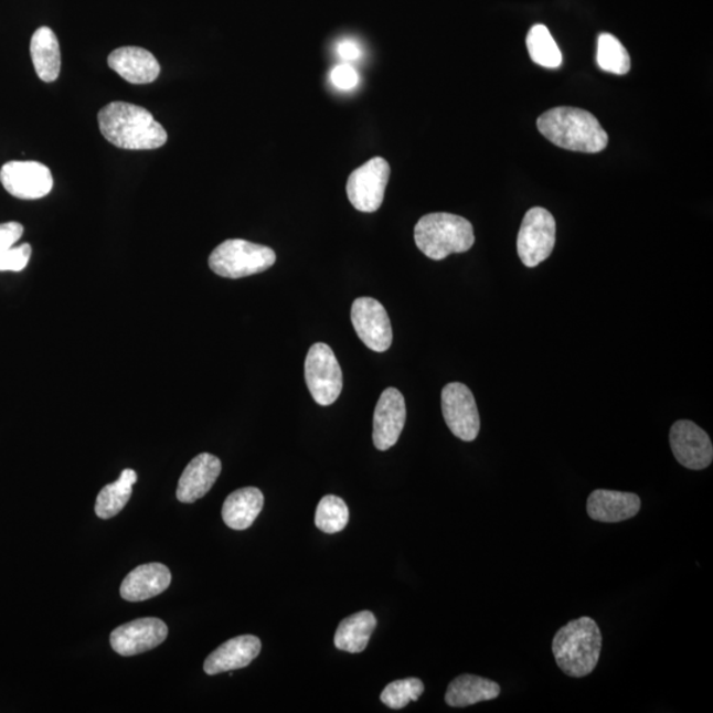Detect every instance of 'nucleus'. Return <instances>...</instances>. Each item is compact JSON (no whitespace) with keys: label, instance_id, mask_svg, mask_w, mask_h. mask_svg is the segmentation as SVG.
I'll return each instance as SVG.
<instances>
[{"label":"nucleus","instance_id":"nucleus-10","mask_svg":"<svg viewBox=\"0 0 713 713\" xmlns=\"http://www.w3.org/2000/svg\"><path fill=\"white\" fill-rule=\"evenodd\" d=\"M351 319L360 340L374 352L389 351L393 342L392 322L385 307L373 298H359L352 306Z\"/></svg>","mask_w":713,"mask_h":713},{"label":"nucleus","instance_id":"nucleus-11","mask_svg":"<svg viewBox=\"0 0 713 713\" xmlns=\"http://www.w3.org/2000/svg\"><path fill=\"white\" fill-rule=\"evenodd\" d=\"M0 181L11 196L20 200L43 199L53 188L50 168L39 161H9L0 170Z\"/></svg>","mask_w":713,"mask_h":713},{"label":"nucleus","instance_id":"nucleus-5","mask_svg":"<svg viewBox=\"0 0 713 713\" xmlns=\"http://www.w3.org/2000/svg\"><path fill=\"white\" fill-rule=\"evenodd\" d=\"M277 262L273 248L245 240H227L214 248L210 267L219 277L241 279L265 273Z\"/></svg>","mask_w":713,"mask_h":713},{"label":"nucleus","instance_id":"nucleus-7","mask_svg":"<svg viewBox=\"0 0 713 713\" xmlns=\"http://www.w3.org/2000/svg\"><path fill=\"white\" fill-rule=\"evenodd\" d=\"M305 373L309 393L318 405L331 406L339 400L342 372L331 347L313 344L307 354Z\"/></svg>","mask_w":713,"mask_h":713},{"label":"nucleus","instance_id":"nucleus-28","mask_svg":"<svg viewBox=\"0 0 713 713\" xmlns=\"http://www.w3.org/2000/svg\"><path fill=\"white\" fill-rule=\"evenodd\" d=\"M425 692V684L418 678L401 679L386 685L381 702L392 710L405 709L409 702H418Z\"/></svg>","mask_w":713,"mask_h":713},{"label":"nucleus","instance_id":"nucleus-15","mask_svg":"<svg viewBox=\"0 0 713 713\" xmlns=\"http://www.w3.org/2000/svg\"><path fill=\"white\" fill-rule=\"evenodd\" d=\"M222 470L219 457L201 454L188 464L181 475L177 497L180 502L193 503L210 492Z\"/></svg>","mask_w":713,"mask_h":713},{"label":"nucleus","instance_id":"nucleus-12","mask_svg":"<svg viewBox=\"0 0 713 713\" xmlns=\"http://www.w3.org/2000/svg\"><path fill=\"white\" fill-rule=\"evenodd\" d=\"M672 454L681 466L692 470L709 468L713 446L707 433L691 421H678L670 429Z\"/></svg>","mask_w":713,"mask_h":713},{"label":"nucleus","instance_id":"nucleus-4","mask_svg":"<svg viewBox=\"0 0 713 713\" xmlns=\"http://www.w3.org/2000/svg\"><path fill=\"white\" fill-rule=\"evenodd\" d=\"M414 238L419 251L434 260L467 253L475 245L473 225L467 219L450 213L423 215L415 226Z\"/></svg>","mask_w":713,"mask_h":713},{"label":"nucleus","instance_id":"nucleus-22","mask_svg":"<svg viewBox=\"0 0 713 713\" xmlns=\"http://www.w3.org/2000/svg\"><path fill=\"white\" fill-rule=\"evenodd\" d=\"M31 58L36 74L44 83H53L62 70V53L56 33L50 26H42L31 39Z\"/></svg>","mask_w":713,"mask_h":713},{"label":"nucleus","instance_id":"nucleus-32","mask_svg":"<svg viewBox=\"0 0 713 713\" xmlns=\"http://www.w3.org/2000/svg\"><path fill=\"white\" fill-rule=\"evenodd\" d=\"M338 55L347 62H355L362 55L361 46L354 39H342L338 43Z\"/></svg>","mask_w":713,"mask_h":713},{"label":"nucleus","instance_id":"nucleus-31","mask_svg":"<svg viewBox=\"0 0 713 713\" xmlns=\"http://www.w3.org/2000/svg\"><path fill=\"white\" fill-rule=\"evenodd\" d=\"M24 227L19 222H6L0 224V252L9 251L22 238Z\"/></svg>","mask_w":713,"mask_h":713},{"label":"nucleus","instance_id":"nucleus-30","mask_svg":"<svg viewBox=\"0 0 713 713\" xmlns=\"http://www.w3.org/2000/svg\"><path fill=\"white\" fill-rule=\"evenodd\" d=\"M331 81L340 91H352L359 85L360 76L351 64H340L333 68Z\"/></svg>","mask_w":713,"mask_h":713},{"label":"nucleus","instance_id":"nucleus-17","mask_svg":"<svg viewBox=\"0 0 713 713\" xmlns=\"http://www.w3.org/2000/svg\"><path fill=\"white\" fill-rule=\"evenodd\" d=\"M262 643L258 637L240 636L222 643L205 659L204 671L207 675L245 669L259 656Z\"/></svg>","mask_w":713,"mask_h":713},{"label":"nucleus","instance_id":"nucleus-26","mask_svg":"<svg viewBox=\"0 0 713 713\" xmlns=\"http://www.w3.org/2000/svg\"><path fill=\"white\" fill-rule=\"evenodd\" d=\"M597 64L603 71L617 74V76L629 73L631 66L627 49L620 40L610 33H602L598 36Z\"/></svg>","mask_w":713,"mask_h":713},{"label":"nucleus","instance_id":"nucleus-3","mask_svg":"<svg viewBox=\"0 0 713 713\" xmlns=\"http://www.w3.org/2000/svg\"><path fill=\"white\" fill-rule=\"evenodd\" d=\"M603 648L600 628L590 617H581L556 631L553 652L560 669L572 678H584L596 669Z\"/></svg>","mask_w":713,"mask_h":713},{"label":"nucleus","instance_id":"nucleus-8","mask_svg":"<svg viewBox=\"0 0 713 713\" xmlns=\"http://www.w3.org/2000/svg\"><path fill=\"white\" fill-rule=\"evenodd\" d=\"M390 166L383 158H373L356 168L348 179L347 193L356 211L374 213L385 199Z\"/></svg>","mask_w":713,"mask_h":713},{"label":"nucleus","instance_id":"nucleus-21","mask_svg":"<svg viewBox=\"0 0 713 713\" xmlns=\"http://www.w3.org/2000/svg\"><path fill=\"white\" fill-rule=\"evenodd\" d=\"M500 694L499 683L482 677L462 674L449 683L446 703L449 707L464 709L480 702L493 701Z\"/></svg>","mask_w":713,"mask_h":713},{"label":"nucleus","instance_id":"nucleus-18","mask_svg":"<svg viewBox=\"0 0 713 713\" xmlns=\"http://www.w3.org/2000/svg\"><path fill=\"white\" fill-rule=\"evenodd\" d=\"M641 510V499L635 493L597 489L588 497L587 511L592 520L618 523L630 520Z\"/></svg>","mask_w":713,"mask_h":713},{"label":"nucleus","instance_id":"nucleus-24","mask_svg":"<svg viewBox=\"0 0 713 713\" xmlns=\"http://www.w3.org/2000/svg\"><path fill=\"white\" fill-rule=\"evenodd\" d=\"M137 480L136 470L125 469L116 482L100 490L96 502V514L103 520H110L118 515L130 501L132 487Z\"/></svg>","mask_w":713,"mask_h":713},{"label":"nucleus","instance_id":"nucleus-23","mask_svg":"<svg viewBox=\"0 0 713 713\" xmlns=\"http://www.w3.org/2000/svg\"><path fill=\"white\" fill-rule=\"evenodd\" d=\"M376 628V618L370 610H362L345 618L334 635L336 648L359 655L366 649L370 637Z\"/></svg>","mask_w":713,"mask_h":713},{"label":"nucleus","instance_id":"nucleus-19","mask_svg":"<svg viewBox=\"0 0 713 713\" xmlns=\"http://www.w3.org/2000/svg\"><path fill=\"white\" fill-rule=\"evenodd\" d=\"M107 63L114 72L130 84H151L160 74L158 60L151 52L139 46H123L111 52Z\"/></svg>","mask_w":713,"mask_h":713},{"label":"nucleus","instance_id":"nucleus-14","mask_svg":"<svg viewBox=\"0 0 713 713\" xmlns=\"http://www.w3.org/2000/svg\"><path fill=\"white\" fill-rule=\"evenodd\" d=\"M406 402L400 390L389 387L376 403L373 422V441L379 450H387L400 440L406 425Z\"/></svg>","mask_w":713,"mask_h":713},{"label":"nucleus","instance_id":"nucleus-29","mask_svg":"<svg viewBox=\"0 0 713 713\" xmlns=\"http://www.w3.org/2000/svg\"><path fill=\"white\" fill-rule=\"evenodd\" d=\"M32 254L31 245L24 244L0 252V272L19 273L29 265Z\"/></svg>","mask_w":713,"mask_h":713},{"label":"nucleus","instance_id":"nucleus-25","mask_svg":"<svg viewBox=\"0 0 713 713\" xmlns=\"http://www.w3.org/2000/svg\"><path fill=\"white\" fill-rule=\"evenodd\" d=\"M526 45L529 55L535 64L547 70H556L562 66L561 49L546 25L535 24L528 33Z\"/></svg>","mask_w":713,"mask_h":713},{"label":"nucleus","instance_id":"nucleus-9","mask_svg":"<svg viewBox=\"0 0 713 713\" xmlns=\"http://www.w3.org/2000/svg\"><path fill=\"white\" fill-rule=\"evenodd\" d=\"M441 412L450 433L462 441H473L479 436L481 422L476 400L460 382L448 383L441 392Z\"/></svg>","mask_w":713,"mask_h":713},{"label":"nucleus","instance_id":"nucleus-16","mask_svg":"<svg viewBox=\"0 0 713 713\" xmlns=\"http://www.w3.org/2000/svg\"><path fill=\"white\" fill-rule=\"evenodd\" d=\"M171 582V571L164 564H142L125 577L123 585H120V596L130 603L150 600V598L163 594L170 587Z\"/></svg>","mask_w":713,"mask_h":713},{"label":"nucleus","instance_id":"nucleus-1","mask_svg":"<svg viewBox=\"0 0 713 713\" xmlns=\"http://www.w3.org/2000/svg\"><path fill=\"white\" fill-rule=\"evenodd\" d=\"M98 125L103 136L123 150H157L167 143V131L152 114L127 103H111L98 113Z\"/></svg>","mask_w":713,"mask_h":713},{"label":"nucleus","instance_id":"nucleus-6","mask_svg":"<svg viewBox=\"0 0 713 713\" xmlns=\"http://www.w3.org/2000/svg\"><path fill=\"white\" fill-rule=\"evenodd\" d=\"M556 221L544 207L535 206L524 214L517 238L518 255L522 264L533 268L541 265L554 252Z\"/></svg>","mask_w":713,"mask_h":713},{"label":"nucleus","instance_id":"nucleus-13","mask_svg":"<svg viewBox=\"0 0 713 713\" xmlns=\"http://www.w3.org/2000/svg\"><path fill=\"white\" fill-rule=\"evenodd\" d=\"M168 628L160 618L146 617L120 625L110 635L114 651L123 657L142 655L166 641Z\"/></svg>","mask_w":713,"mask_h":713},{"label":"nucleus","instance_id":"nucleus-20","mask_svg":"<svg viewBox=\"0 0 713 713\" xmlns=\"http://www.w3.org/2000/svg\"><path fill=\"white\" fill-rule=\"evenodd\" d=\"M265 497L258 488H242L235 490L222 507V520L227 528L246 530L257 520L264 509Z\"/></svg>","mask_w":713,"mask_h":713},{"label":"nucleus","instance_id":"nucleus-27","mask_svg":"<svg viewBox=\"0 0 713 713\" xmlns=\"http://www.w3.org/2000/svg\"><path fill=\"white\" fill-rule=\"evenodd\" d=\"M349 523V508L336 496L322 497L316 510L315 524L327 534L340 533Z\"/></svg>","mask_w":713,"mask_h":713},{"label":"nucleus","instance_id":"nucleus-2","mask_svg":"<svg viewBox=\"0 0 713 713\" xmlns=\"http://www.w3.org/2000/svg\"><path fill=\"white\" fill-rule=\"evenodd\" d=\"M536 126L544 138L564 150L597 153L609 142L594 114L577 107L562 106L543 113Z\"/></svg>","mask_w":713,"mask_h":713}]
</instances>
